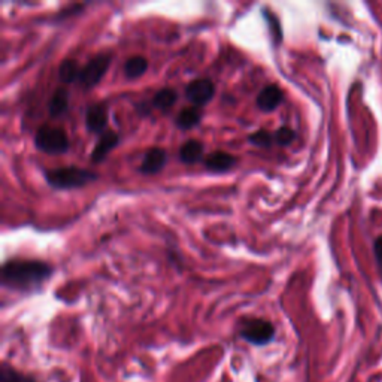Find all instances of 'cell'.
Listing matches in <instances>:
<instances>
[{
	"instance_id": "obj_1",
	"label": "cell",
	"mask_w": 382,
	"mask_h": 382,
	"mask_svg": "<svg viewBox=\"0 0 382 382\" xmlns=\"http://www.w3.org/2000/svg\"><path fill=\"white\" fill-rule=\"evenodd\" d=\"M52 269L44 261L37 260H9L2 268V285L29 292L49 278Z\"/></svg>"
},
{
	"instance_id": "obj_2",
	"label": "cell",
	"mask_w": 382,
	"mask_h": 382,
	"mask_svg": "<svg viewBox=\"0 0 382 382\" xmlns=\"http://www.w3.org/2000/svg\"><path fill=\"white\" fill-rule=\"evenodd\" d=\"M97 174L91 170L81 169L78 166H64L51 169L45 172L47 182L52 189L57 190H72L87 186V184L97 179Z\"/></svg>"
},
{
	"instance_id": "obj_3",
	"label": "cell",
	"mask_w": 382,
	"mask_h": 382,
	"mask_svg": "<svg viewBox=\"0 0 382 382\" xmlns=\"http://www.w3.org/2000/svg\"><path fill=\"white\" fill-rule=\"evenodd\" d=\"M35 145L39 151L49 155H59L69 150V138L60 127L42 126L35 136Z\"/></svg>"
},
{
	"instance_id": "obj_4",
	"label": "cell",
	"mask_w": 382,
	"mask_h": 382,
	"mask_svg": "<svg viewBox=\"0 0 382 382\" xmlns=\"http://www.w3.org/2000/svg\"><path fill=\"white\" fill-rule=\"evenodd\" d=\"M239 336L254 347H265L275 338V327L270 321L263 318L245 320L241 324Z\"/></svg>"
},
{
	"instance_id": "obj_5",
	"label": "cell",
	"mask_w": 382,
	"mask_h": 382,
	"mask_svg": "<svg viewBox=\"0 0 382 382\" xmlns=\"http://www.w3.org/2000/svg\"><path fill=\"white\" fill-rule=\"evenodd\" d=\"M109 64H111V54H99L95 59H91L81 69L80 80H78V83H80L84 88L95 87L96 84H99L103 75L107 73Z\"/></svg>"
},
{
	"instance_id": "obj_6",
	"label": "cell",
	"mask_w": 382,
	"mask_h": 382,
	"mask_svg": "<svg viewBox=\"0 0 382 382\" xmlns=\"http://www.w3.org/2000/svg\"><path fill=\"white\" fill-rule=\"evenodd\" d=\"M215 95V85L210 80L201 78V80L191 81L186 88L187 99L194 105V107H202L206 105Z\"/></svg>"
},
{
	"instance_id": "obj_7",
	"label": "cell",
	"mask_w": 382,
	"mask_h": 382,
	"mask_svg": "<svg viewBox=\"0 0 382 382\" xmlns=\"http://www.w3.org/2000/svg\"><path fill=\"white\" fill-rule=\"evenodd\" d=\"M108 124V111L103 103L90 105L85 111V126L91 133H103L107 131Z\"/></svg>"
},
{
	"instance_id": "obj_8",
	"label": "cell",
	"mask_w": 382,
	"mask_h": 382,
	"mask_svg": "<svg viewBox=\"0 0 382 382\" xmlns=\"http://www.w3.org/2000/svg\"><path fill=\"white\" fill-rule=\"evenodd\" d=\"M167 162V153L163 148H151L143 155V160L141 163L139 170L142 174L154 175L166 166Z\"/></svg>"
},
{
	"instance_id": "obj_9",
	"label": "cell",
	"mask_w": 382,
	"mask_h": 382,
	"mask_svg": "<svg viewBox=\"0 0 382 382\" xmlns=\"http://www.w3.org/2000/svg\"><path fill=\"white\" fill-rule=\"evenodd\" d=\"M118 141H120V136H118L115 131L112 130L103 131L97 143L95 145L93 151H91V160H93L95 163L103 162L105 159H107V155L117 147Z\"/></svg>"
},
{
	"instance_id": "obj_10",
	"label": "cell",
	"mask_w": 382,
	"mask_h": 382,
	"mask_svg": "<svg viewBox=\"0 0 382 382\" xmlns=\"http://www.w3.org/2000/svg\"><path fill=\"white\" fill-rule=\"evenodd\" d=\"M282 91L278 85L275 84H270L268 87L263 88L258 96H257V107L265 111V112H270V111H275L276 108L280 107V105L282 103Z\"/></svg>"
},
{
	"instance_id": "obj_11",
	"label": "cell",
	"mask_w": 382,
	"mask_h": 382,
	"mask_svg": "<svg viewBox=\"0 0 382 382\" xmlns=\"http://www.w3.org/2000/svg\"><path fill=\"white\" fill-rule=\"evenodd\" d=\"M236 157L224 153V151H215L210 153L206 159H205V167L209 170V172H215V174H222L230 170L236 165Z\"/></svg>"
},
{
	"instance_id": "obj_12",
	"label": "cell",
	"mask_w": 382,
	"mask_h": 382,
	"mask_svg": "<svg viewBox=\"0 0 382 382\" xmlns=\"http://www.w3.org/2000/svg\"><path fill=\"white\" fill-rule=\"evenodd\" d=\"M203 157V143L197 139H190L179 148V159L186 165H194Z\"/></svg>"
},
{
	"instance_id": "obj_13",
	"label": "cell",
	"mask_w": 382,
	"mask_h": 382,
	"mask_svg": "<svg viewBox=\"0 0 382 382\" xmlns=\"http://www.w3.org/2000/svg\"><path fill=\"white\" fill-rule=\"evenodd\" d=\"M68 107H69V91L64 87H59L49 99L48 112L52 118H56L68 109Z\"/></svg>"
},
{
	"instance_id": "obj_14",
	"label": "cell",
	"mask_w": 382,
	"mask_h": 382,
	"mask_svg": "<svg viewBox=\"0 0 382 382\" xmlns=\"http://www.w3.org/2000/svg\"><path fill=\"white\" fill-rule=\"evenodd\" d=\"M177 100H178L177 90L167 87V88H162V90L157 91V93L154 95V99H153V105H154V108H157V109L166 111L170 107H174Z\"/></svg>"
},
{
	"instance_id": "obj_15",
	"label": "cell",
	"mask_w": 382,
	"mask_h": 382,
	"mask_svg": "<svg viewBox=\"0 0 382 382\" xmlns=\"http://www.w3.org/2000/svg\"><path fill=\"white\" fill-rule=\"evenodd\" d=\"M202 114L197 108H184L177 117V126L181 130H190L201 123Z\"/></svg>"
},
{
	"instance_id": "obj_16",
	"label": "cell",
	"mask_w": 382,
	"mask_h": 382,
	"mask_svg": "<svg viewBox=\"0 0 382 382\" xmlns=\"http://www.w3.org/2000/svg\"><path fill=\"white\" fill-rule=\"evenodd\" d=\"M0 382H39V381L35 376L23 374L11 364L4 363L2 367H0Z\"/></svg>"
},
{
	"instance_id": "obj_17",
	"label": "cell",
	"mask_w": 382,
	"mask_h": 382,
	"mask_svg": "<svg viewBox=\"0 0 382 382\" xmlns=\"http://www.w3.org/2000/svg\"><path fill=\"white\" fill-rule=\"evenodd\" d=\"M80 73H81V69L78 68V63L72 59L63 60V63L59 68V76L64 84H71L73 81L80 80Z\"/></svg>"
},
{
	"instance_id": "obj_18",
	"label": "cell",
	"mask_w": 382,
	"mask_h": 382,
	"mask_svg": "<svg viewBox=\"0 0 382 382\" xmlns=\"http://www.w3.org/2000/svg\"><path fill=\"white\" fill-rule=\"evenodd\" d=\"M147 69H148V60L142 56L130 57L124 66V72L127 78H139L147 72Z\"/></svg>"
},
{
	"instance_id": "obj_19",
	"label": "cell",
	"mask_w": 382,
	"mask_h": 382,
	"mask_svg": "<svg viewBox=\"0 0 382 382\" xmlns=\"http://www.w3.org/2000/svg\"><path fill=\"white\" fill-rule=\"evenodd\" d=\"M248 142L256 145V147H263V148H269L270 145L275 142V138L272 133H269L268 130L260 129L257 130L256 133H253L251 136L248 138Z\"/></svg>"
},
{
	"instance_id": "obj_20",
	"label": "cell",
	"mask_w": 382,
	"mask_h": 382,
	"mask_svg": "<svg viewBox=\"0 0 382 382\" xmlns=\"http://www.w3.org/2000/svg\"><path fill=\"white\" fill-rule=\"evenodd\" d=\"M263 16H265L268 24H269V29H270V33H272V37L275 39L276 42H280L282 39V30H281V25H280V21H278V17L273 16L272 12L269 9H263Z\"/></svg>"
},
{
	"instance_id": "obj_21",
	"label": "cell",
	"mask_w": 382,
	"mask_h": 382,
	"mask_svg": "<svg viewBox=\"0 0 382 382\" xmlns=\"http://www.w3.org/2000/svg\"><path fill=\"white\" fill-rule=\"evenodd\" d=\"M275 142L278 143V145H282V147H285V145H290L294 138H296V133H294V130L293 129H290V127H280L278 130L275 131Z\"/></svg>"
},
{
	"instance_id": "obj_22",
	"label": "cell",
	"mask_w": 382,
	"mask_h": 382,
	"mask_svg": "<svg viewBox=\"0 0 382 382\" xmlns=\"http://www.w3.org/2000/svg\"><path fill=\"white\" fill-rule=\"evenodd\" d=\"M375 258L378 263V269L382 275V234L375 241Z\"/></svg>"
}]
</instances>
